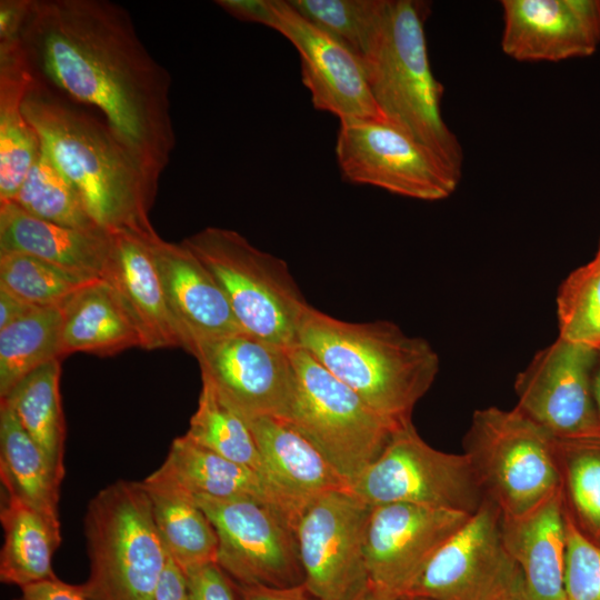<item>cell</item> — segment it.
Masks as SVG:
<instances>
[{
	"mask_svg": "<svg viewBox=\"0 0 600 600\" xmlns=\"http://www.w3.org/2000/svg\"><path fill=\"white\" fill-rule=\"evenodd\" d=\"M261 461V477L280 502L293 530L304 509L320 496L349 489L327 458L288 421L246 418Z\"/></svg>",
	"mask_w": 600,
	"mask_h": 600,
	"instance_id": "d6986e66",
	"label": "cell"
},
{
	"mask_svg": "<svg viewBox=\"0 0 600 600\" xmlns=\"http://www.w3.org/2000/svg\"><path fill=\"white\" fill-rule=\"evenodd\" d=\"M3 546L0 552V580L21 589L56 579L52 556L61 542L60 528L40 512L8 494L0 512Z\"/></svg>",
	"mask_w": 600,
	"mask_h": 600,
	"instance_id": "83f0119b",
	"label": "cell"
},
{
	"mask_svg": "<svg viewBox=\"0 0 600 600\" xmlns=\"http://www.w3.org/2000/svg\"><path fill=\"white\" fill-rule=\"evenodd\" d=\"M152 473L193 497L258 500L289 522L277 497L257 471L196 443L186 434L172 441L163 463Z\"/></svg>",
	"mask_w": 600,
	"mask_h": 600,
	"instance_id": "cb8c5ba5",
	"label": "cell"
},
{
	"mask_svg": "<svg viewBox=\"0 0 600 600\" xmlns=\"http://www.w3.org/2000/svg\"><path fill=\"white\" fill-rule=\"evenodd\" d=\"M37 308L41 307H36L6 289L0 288V329L23 318Z\"/></svg>",
	"mask_w": 600,
	"mask_h": 600,
	"instance_id": "f6af8a7d",
	"label": "cell"
},
{
	"mask_svg": "<svg viewBox=\"0 0 600 600\" xmlns=\"http://www.w3.org/2000/svg\"><path fill=\"white\" fill-rule=\"evenodd\" d=\"M153 234L110 232V249L101 279L116 291L129 312L139 332L141 348H183L148 243V238Z\"/></svg>",
	"mask_w": 600,
	"mask_h": 600,
	"instance_id": "44dd1931",
	"label": "cell"
},
{
	"mask_svg": "<svg viewBox=\"0 0 600 600\" xmlns=\"http://www.w3.org/2000/svg\"><path fill=\"white\" fill-rule=\"evenodd\" d=\"M429 13L426 1L384 0L361 61L384 119L432 151L461 178L462 147L443 120V86L429 61L424 31Z\"/></svg>",
	"mask_w": 600,
	"mask_h": 600,
	"instance_id": "277c9868",
	"label": "cell"
},
{
	"mask_svg": "<svg viewBox=\"0 0 600 600\" xmlns=\"http://www.w3.org/2000/svg\"><path fill=\"white\" fill-rule=\"evenodd\" d=\"M18 600H88L81 586H73L51 579L21 589V597Z\"/></svg>",
	"mask_w": 600,
	"mask_h": 600,
	"instance_id": "ab89813d",
	"label": "cell"
},
{
	"mask_svg": "<svg viewBox=\"0 0 600 600\" xmlns=\"http://www.w3.org/2000/svg\"><path fill=\"white\" fill-rule=\"evenodd\" d=\"M269 28L297 49L302 82L316 109L340 121L384 119L371 94L362 61L342 42L301 17L287 0H272Z\"/></svg>",
	"mask_w": 600,
	"mask_h": 600,
	"instance_id": "e0dca14e",
	"label": "cell"
},
{
	"mask_svg": "<svg viewBox=\"0 0 600 600\" xmlns=\"http://www.w3.org/2000/svg\"><path fill=\"white\" fill-rule=\"evenodd\" d=\"M336 156L349 182L417 200H443L461 180L432 151L384 119L340 121Z\"/></svg>",
	"mask_w": 600,
	"mask_h": 600,
	"instance_id": "7c38bea8",
	"label": "cell"
},
{
	"mask_svg": "<svg viewBox=\"0 0 600 600\" xmlns=\"http://www.w3.org/2000/svg\"><path fill=\"white\" fill-rule=\"evenodd\" d=\"M567 554L566 600H600V546L576 526L564 506Z\"/></svg>",
	"mask_w": 600,
	"mask_h": 600,
	"instance_id": "74e56055",
	"label": "cell"
},
{
	"mask_svg": "<svg viewBox=\"0 0 600 600\" xmlns=\"http://www.w3.org/2000/svg\"><path fill=\"white\" fill-rule=\"evenodd\" d=\"M559 338L600 348V267L590 261L572 271L557 297Z\"/></svg>",
	"mask_w": 600,
	"mask_h": 600,
	"instance_id": "8d00e7d4",
	"label": "cell"
},
{
	"mask_svg": "<svg viewBox=\"0 0 600 600\" xmlns=\"http://www.w3.org/2000/svg\"><path fill=\"white\" fill-rule=\"evenodd\" d=\"M218 538V566L236 586L303 583L294 531L272 507L253 499L194 497Z\"/></svg>",
	"mask_w": 600,
	"mask_h": 600,
	"instance_id": "4fadbf2b",
	"label": "cell"
},
{
	"mask_svg": "<svg viewBox=\"0 0 600 600\" xmlns=\"http://www.w3.org/2000/svg\"><path fill=\"white\" fill-rule=\"evenodd\" d=\"M470 516L411 503L372 507L364 539L371 587L399 600Z\"/></svg>",
	"mask_w": 600,
	"mask_h": 600,
	"instance_id": "2e32d148",
	"label": "cell"
},
{
	"mask_svg": "<svg viewBox=\"0 0 600 600\" xmlns=\"http://www.w3.org/2000/svg\"><path fill=\"white\" fill-rule=\"evenodd\" d=\"M298 347L398 426L411 420L439 371V357L426 339L390 321L348 322L311 306L299 326Z\"/></svg>",
	"mask_w": 600,
	"mask_h": 600,
	"instance_id": "3957f363",
	"label": "cell"
},
{
	"mask_svg": "<svg viewBox=\"0 0 600 600\" xmlns=\"http://www.w3.org/2000/svg\"><path fill=\"white\" fill-rule=\"evenodd\" d=\"M599 356L593 347L558 337L517 376L516 408L558 440L600 437L592 391Z\"/></svg>",
	"mask_w": 600,
	"mask_h": 600,
	"instance_id": "5bb4252c",
	"label": "cell"
},
{
	"mask_svg": "<svg viewBox=\"0 0 600 600\" xmlns=\"http://www.w3.org/2000/svg\"><path fill=\"white\" fill-rule=\"evenodd\" d=\"M142 483L166 551L184 574L217 562L216 530L194 497L153 473Z\"/></svg>",
	"mask_w": 600,
	"mask_h": 600,
	"instance_id": "4316f807",
	"label": "cell"
},
{
	"mask_svg": "<svg viewBox=\"0 0 600 600\" xmlns=\"http://www.w3.org/2000/svg\"><path fill=\"white\" fill-rule=\"evenodd\" d=\"M464 453L502 517L523 516L562 488L556 438L516 407L477 410Z\"/></svg>",
	"mask_w": 600,
	"mask_h": 600,
	"instance_id": "52a82bcc",
	"label": "cell"
},
{
	"mask_svg": "<svg viewBox=\"0 0 600 600\" xmlns=\"http://www.w3.org/2000/svg\"><path fill=\"white\" fill-rule=\"evenodd\" d=\"M60 358L84 352L111 356L141 347L139 332L123 303L107 281L98 278L60 307Z\"/></svg>",
	"mask_w": 600,
	"mask_h": 600,
	"instance_id": "d4e9b609",
	"label": "cell"
},
{
	"mask_svg": "<svg viewBox=\"0 0 600 600\" xmlns=\"http://www.w3.org/2000/svg\"><path fill=\"white\" fill-rule=\"evenodd\" d=\"M16 600H18V599H16Z\"/></svg>",
	"mask_w": 600,
	"mask_h": 600,
	"instance_id": "816d5d0a",
	"label": "cell"
},
{
	"mask_svg": "<svg viewBox=\"0 0 600 600\" xmlns=\"http://www.w3.org/2000/svg\"><path fill=\"white\" fill-rule=\"evenodd\" d=\"M22 108L41 149L100 229L156 233L149 210L158 184L103 121L30 76Z\"/></svg>",
	"mask_w": 600,
	"mask_h": 600,
	"instance_id": "7a4b0ae2",
	"label": "cell"
},
{
	"mask_svg": "<svg viewBox=\"0 0 600 600\" xmlns=\"http://www.w3.org/2000/svg\"><path fill=\"white\" fill-rule=\"evenodd\" d=\"M592 264L600 267V241L594 258L590 261Z\"/></svg>",
	"mask_w": 600,
	"mask_h": 600,
	"instance_id": "c3c4849f",
	"label": "cell"
},
{
	"mask_svg": "<svg viewBox=\"0 0 600 600\" xmlns=\"http://www.w3.org/2000/svg\"><path fill=\"white\" fill-rule=\"evenodd\" d=\"M84 537L90 573L80 586L88 600H154L169 556L142 481L101 489L87 507Z\"/></svg>",
	"mask_w": 600,
	"mask_h": 600,
	"instance_id": "5b68a950",
	"label": "cell"
},
{
	"mask_svg": "<svg viewBox=\"0 0 600 600\" xmlns=\"http://www.w3.org/2000/svg\"><path fill=\"white\" fill-rule=\"evenodd\" d=\"M148 243L184 350L203 340L243 332L222 288L193 252L158 233Z\"/></svg>",
	"mask_w": 600,
	"mask_h": 600,
	"instance_id": "ffe728a7",
	"label": "cell"
},
{
	"mask_svg": "<svg viewBox=\"0 0 600 600\" xmlns=\"http://www.w3.org/2000/svg\"><path fill=\"white\" fill-rule=\"evenodd\" d=\"M96 279L33 256L0 254V288L36 307H60Z\"/></svg>",
	"mask_w": 600,
	"mask_h": 600,
	"instance_id": "e575fe53",
	"label": "cell"
},
{
	"mask_svg": "<svg viewBox=\"0 0 600 600\" xmlns=\"http://www.w3.org/2000/svg\"><path fill=\"white\" fill-rule=\"evenodd\" d=\"M361 600H397L394 597L379 591L374 588H370V590L366 593V596Z\"/></svg>",
	"mask_w": 600,
	"mask_h": 600,
	"instance_id": "7dc6e473",
	"label": "cell"
},
{
	"mask_svg": "<svg viewBox=\"0 0 600 600\" xmlns=\"http://www.w3.org/2000/svg\"><path fill=\"white\" fill-rule=\"evenodd\" d=\"M28 82L18 41L0 43V202L14 197L41 151L22 108Z\"/></svg>",
	"mask_w": 600,
	"mask_h": 600,
	"instance_id": "484cf974",
	"label": "cell"
},
{
	"mask_svg": "<svg viewBox=\"0 0 600 600\" xmlns=\"http://www.w3.org/2000/svg\"><path fill=\"white\" fill-rule=\"evenodd\" d=\"M60 372V360H52L24 377L0 401L12 409L61 483L66 472V422L59 388Z\"/></svg>",
	"mask_w": 600,
	"mask_h": 600,
	"instance_id": "f546056e",
	"label": "cell"
},
{
	"mask_svg": "<svg viewBox=\"0 0 600 600\" xmlns=\"http://www.w3.org/2000/svg\"><path fill=\"white\" fill-rule=\"evenodd\" d=\"M110 232L80 230L36 218L13 202H0V254L23 253L101 278Z\"/></svg>",
	"mask_w": 600,
	"mask_h": 600,
	"instance_id": "603a6c76",
	"label": "cell"
},
{
	"mask_svg": "<svg viewBox=\"0 0 600 600\" xmlns=\"http://www.w3.org/2000/svg\"><path fill=\"white\" fill-rule=\"evenodd\" d=\"M306 20L324 30L360 60L374 34L384 0H287Z\"/></svg>",
	"mask_w": 600,
	"mask_h": 600,
	"instance_id": "d590c367",
	"label": "cell"
},
{
	"mask_svg": "<svg viewBox=\"0 0 600 600\" xmlns=\"http://www.w3.org/2000/svg\"><path fill=\"white\" fill-rule=\"evenodd\" d=\"M371 507L411 503L473 514L486 499L469 457L429 446L412 420L401 424L349 487Z\"/></svg>",
	"mask_w": 600,
	"mask_h": 600,
	"instance_id": "9c48e42d",
	"label": "cell"
},
{
	"mask_svg": "<svg viewBox=\"0 0 600 600\" xmlns=\"http://www.w3.org/2000/svg\"><path fill=\"white\" fill-rule=\"evenodd\" d=\"M592 391H593V398H594L597 412L600 419V356H599V359H598V362L593 372Z\"/></svg>",
	"mask_w": 600,
	"mask_h": 600,
	"instance_id": "bcb514c9",
	"label": "cell"
},
{
	"mask_svg": "<svg viewBox=\"0 0 600 600\" xmlns=\"http://www.w3.org/2000/svg\"><path fill=\"white\" fill-rule=\"evenodd\" d=\"M18 43L30 78L103 121L158 184L176 147L171 78L127 10L107 0H30Z\"/></svg>",
	"mask_w": 600,
	"mask_h": 600,
	"instance_id": "6da1fadb",
	"label": "cell"
},
{
	"mask_svg": "<svg viewBox=\"0 0 600 600\" xmlns=\"http://www.w3.org/2000/svg\"><path fill=\"white\" fill-rule=\"evenodd\" d=\"M196 443L257 471L261 461L247 419L202 380L198 407L184 433Z\"/></svg>",
	"mask_w": 600,
	"mask_h": 600,
	"instance_id": "1f68e13d",
	"label": "cell"
},
{
	"mask_svg": "<svg viewBox=\"0 0 600 600\" xmlns=\"http://www.w3.org/2000/svg\"><path fill=\"white\" fill-rule=\"evenodd\" d=\"M186 576L190 600H237L236 583L217 562L201 566Z\"/></svg>",
	"mask_w": 600,
	"mask_h": 600,
	"instance_id": "f35d334b",
	"label": "cell"
},
{
	"mask_svg": "<svg viewBox=\"0 0 600 600\" xmlns=\"http://www.w3.org/2000/svg\"><path fill=\"white\" fill-rule=\"evenodd\" d=\"M61 311L37 308L0 329V398L39 367L60 358Z\"/></svg>",
	"mask_w": 600,
	"mask_h": 600,
	"instance_id": "4dcf8cb0",
	"label": "cell"
},
{
	"mask_svg": "<svg viewBox=\"0 0 600 600\" xmlns=\"http://www.w3.org/2000/svg\"><path fill=\"white\" fill-rule=\"evenodd\" d=\"M501 49L522 62L592 56L600 44V0H502Z\"/></svg>",
	"mask_w": 600,
	"mask_h": 600,
	"instance_id": "ac0fdd59",
	"label": "cell"
},
{
	"mask_svg": "<svg viewBox=\"0 0 600 600\" xmlns=\"http://www.w3.org/2000/svg\"><path fill=\"white\" fill-rule=\"evenodd\" d=\"M181 243L213 274L243 332L287 349L298 347L310 304L284 260L220 227H207Z\"/></svg>",
	"mask_w": 600,
	"mask_h": 600,
	"instance_id": "8992f818",
	"label": "cell"
},
{
	"mask_svg": "<svg viewBox=\"0 0 600 600\" xmlns=\"http://www.w3.org/2000/svg\"><path fill=\"white\" fill-rule=\"evenodd\" d=\"M10 202L48 222L80 230H102L42 149Z\"/></svg>",
	"mask_w": 600,
	"mask_h": 600,
	"instance_id": "836d02e7",
	"label": "cell"
},
{
	"mask_svg": "<svg viewBox=\"0 0 600 600\" xmlns=\"http://www.w3.org/2000/svg\"><path fill=\"white\" fill-rule=\"evenodd\" d=\"M371 508L349 489L334 490L298 519L303 584L317 600H361L370 590L364 539Z\"/></svg>",
	"mask_w": 600,
	"mask_h": 600,
	"instance_id": "8fae6325",
	"label": "cell"
},
{
	"mask_svg": "<svg viewBox=\"0 0 600 600\" xmlns=\"http://www.w3.org/2000/svg\"><path fill=\"white\" fill-rule=\"evenodd\" d=\"M293 386L283 420L349 483L381 454L400 427L387 420L309 351L291 349Z\"/></svg>",
	"mask_w": 600,
	"mask_h": 600,
	"instance_id": "ba28073f",
	"label": "cell"
},
{
	"mask_svg": "<svg viewBox=\"0 0 600 600\" xmlns=\"http://www.w3.org/2000/svg\"><path fill=\"white\" fill-rule=\"evenodd\" d=\"M0 478L8 494L60 528V482L40 448L3 401H0Z\"/></svg>",
	"mask_w": 600,
	"mask_h": 600,
	"instance_id": "f1b7e54d",
	"label": "cell"
},
{
	"mask_svg": "<svg viewBox=\"0 0 600 600\" xmlns=\"http://www.w3.org/2000/svg\"><path fill=\"white\" fill-rule=\"evenodd\" d=\"M154 600H190L187 576L170 558L158 584Z\"/></svg>",
	"mask_w": 600,
	"mask_h": 600,
	"instance_id": "ee69618b",
	"label": "cell"
},
{
	"mask_svg": "<svg viewBox=\"0 0 600 600\" xmlns=\"http://www.w3.org/2000/svg\"><path fill=\"white\" fill-rule=\"evenodd\" d=\"M599 351H600V348H599Z\"/></svg>",
	"mask_w": 600,
	"mask_h": 600,
	"instance_id": "f907efd6",
	"label": "cell"
},
{
	"mask_svg": "<svg viewBox=\"0 0 600 600\" xmlns=\"http://www.w3.org/2000/svg\"><path fill=\"white\" fill-rule=\"evenodd\" d=\"M189 353L201 380L244 418H284L293 386L291 349L238 332L197 342Z\"/></svg>",
	"mask_w": 600,
	"mask_h": 600,
	"instance_id": "9a60e30c",
	"label": "cell"
},
{
	"mask_svg": "<svg viewBox=\"0 0 600 600\" xmlns=\"http://www.w3.org/2000/svg\"><path fill=\"white\" fill-rule=\"evenodd\" d=\"M501 531L506 548L521 571L526 600H566L562 488L523 516H501Z\"/></svg>",
	"mask_w": 600,
	"mask_h": 600,
	"instance_id": "7402d4cb",
	"label": "cell"
},
{
	"mask_svg": "<svg viewBox=\"0 0 600 600\" xmlns=\"http://www.w3.org/2000/svg\"><path fill=\"white\" fill-rule=\"evenodd\" d=\"M522 600H526V598H524V599H522Z\"/></svg>",
	"mask_w": 600,
	"mask_h": 600,
	"instance_id": "681fc988",
	"label": "cell"
},
{
	"mask_svg": "<svg viewBox=\"0 0 600 600\" xmlns=\"http://www.w3.org/2000/svg\"><path fill=\"white\" fill-rule=\"evenodd\" d=\"M564 506L579 530L600 546V437L556 439Z\"/></svg>",
	"mask_w": 600,
	"mask_h": 600,
	"instance_id": "d6a6232c",
	"label": "cell"
},
{
	"mask_svg": "<svg viewBox=\"0 0 600 600\" xmlns=\"http://www.w3.org/2000/svg\"><path fill=\"white\" fill-rule=\"evenodd\" d=\"M30 0L0 1V43L19 40L20 30L26 19Z\"/></svg>",
	"mask_w": 600,
	"mask_h": 600,
	"instance_id": "7bdbcfd3",
	"label": "cell"
},
{
	"mask_svg": "<svg viewBox=\"0 0 600 600\" xmlns=\"http://www.w3.org/2000/svg\"><path fill=\"white\" fill-rule=\"evenodd\" d=\"M241 600H317L303 583L293 587L237 586Z\"/></svg>",
	"mask_w": 600,
	"mask_h": 600,
	"instance_id": "b9f144b4",
	"label": "cell"
},
{
	"mask_svg": "<svg viewBox=\"0 0 600 600\" xmlns=\"http://www.w3.org/2000/svg\"><path fill=\"white\" fill-rule=\"evenodd\" d=\"M521 571L506 548L501 512L480 508L432 556L399 600H522Z\"/></svg>",
	"mask_w": 600,
	"mask_h": 600,
	"instance_id": "30bf717a",
	"label": "cell"
},
{
	"mask_svg": "<svg viewBox=\"0 0 600 600\" xmlns=\"http://www.w3.org/2000/svg\"><path fill=\"white\" fill-rule=\"evenodd\" d=\"M216 2L238 20L269 27L272 17V0H219Z\"/></svg>",
	"mask_w": 600,
	"mask_h": 600,
	"instance_id": "60d3db41",
	"label": "cell"
}]
</instances>
